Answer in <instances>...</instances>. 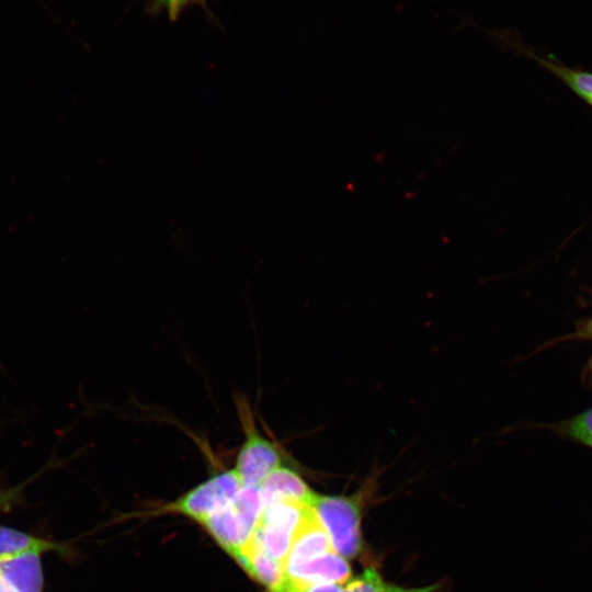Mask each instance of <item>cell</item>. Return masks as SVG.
<instances>
[{
  "label": "cell",
  "mask_w": 592,
  "mask_h": 592,
  "mask_svg": "<svg viewBox=\"0 0 592 592\" xmlns=\"http://www.w3.org/2000/svg\"><path fill=\"white\" fill-rule=\"evenodd\" d=\"M0 369H2V365H1V362H0Z\"/></svg>",
  "instance_id": "20"
},
{
  "label": "cell",
  "mask_w": 592,
  "mask_h": 592,
  "mask_svg": "<svg viewBox=\"0 0 592 592\" xmlns=\"http://www.w3.org/2000/svg\"><path fill=\"white\" fill-rule=\"evenodd\" d=\"M26 483L27 481L12 488L0 487V512L7 511L16 501Z\"/></svg>",
  "instance_id": "17"
},
{
  "label": "cell",
  "mask_w": 592,
  "mask_h": 592,
  "mask_svg": "<svg viewBox=\"0 0 592 592\" xmlns=\"http://www.w3.org/2000/svg\"><path fill=\"white\" fill-rule=\"evenodd\" d=\"M237 410L244 439L234 469L242 487H259L272 471L283 465L282 453L274 442L259 431L244 399L237 400Z\"/></svg>",
  "instance_id": "3"
},
{
  "label": "cell",
  "mask_w": 592,
  "mask_h": 592,
  "mask_svg": "<svg viewBox=\"0 0 592 592\" xmlns=\"http://www.w3.org/2000/svg\"><path fill=\"white\" fill-rule=\"evenodd\" d=\"M41 551H27L0 560V576L18 592H43Z\"/></svg>",
  "instance_id": "9"
},
{
  "label": "cell",
  "mask_w": 592,
  "mask_h": 592,
  "mask_svg": "<svg viewBox=\"0 0 592 592\" xmlns=\"http://www.w3.org/2000/svg\"><path fill=\"white\" fill-rule=\"evenodd\" d=\"M540 65L563 80L574 92L592 105V73L569 69L532 55Z\"/></svg>",
  "instance_id": "13"
},
{
  "label": "cell",
  "mask_w": 592,
  "mask_h": 592,
  "mask_svg": "<svg viewBox=\"0 0 592 592\" xmlns=\"http://www.w3.org/2000/svg\"><path fill=\"white\" fill-rule=\"evenodd\" d=\"M0 592H18L0 576Z\"/></svg>",
  "instance_id": "19"
},
{
  "label": "cell",
  "mask_w": 592,
  "mask_h": 592,
  "mask_svg": "<svg viewBox=\"0 0 592 592\" xmlns=\"http://www.w3.org/2000/svg\"><path fill=\"white\" fill-rule=\"evenodd\" d=\"M258 488L264 504L284 501L308 506L316 496L301 475L284 464L272 471Z\"/></svg>",
  "instance_id": "7"
},
{
  "label": "cell",
  "mask_w": 592,
  "mask_h": 592,
  "mask_svg": "<svg viewBox=\"0 0 592 592\" xmlns=\"http://www.w3.org/2000/svg\"><path fill=\"white\" fill-rule=\"evenodd\" d=\"M270 592H345L339 583H301L284 576L280 584Z\"/></svg>",
  "instance_id": "16"
},
{
  "label": "cell",
  "mask_w": 592,
  "mask_h": 592,
  "mask_svg": "<svg viewBox=\"0 0 592 592\" xmlns=\"http://www.w3.org/2000/svg\"><path fill=\"white\" fill-rule=\"evenodd\" d=\"M285 576L301 583L345 584L352 576L349 560L334 550L285 568Z\"/></svg>",
  "instance_id": "6"
},
{
  "label": "cell",
  "mask_w": 592,
  "mask_h": 592,
  "mask_svg": "<svg viewBox=\"0 0 592 592\" xmlns=\"http://www.w3.org/2000/svg\"><path fill=\"white\" fill-rule=\"evenodd\" d=\"M562 429L572 439L592 447V408L567 421Z\"/></svg>",
  "instance_id": "14"
},
{
  "label": "cell",
  "mask_w": 592,
  "mask_h": 592,
  "mask_svg": "<svg viewBox=\"0 0 592 592\" xmlns=\"http://www.w3.org/2000/svg\"><path fill=\"white\" fill-rule=\"evenodd\" d=\"M54 542L38 538L24 532L0 526V560L27 551H41L59 549Z\"/></svg>",
  "instance_id": "12"
},
{
  "label": "cell",
  "mask_w": 592,
  "mask_h": 592,
  "mask_svg": "<svg viewBox=\"0 0 592 592\" xmlns=\"http://www.w3.org/2000/svg\"><path fill=\"white\" fill-rule=\"evenodd\" d=\"M263 506L258 487H242L230 503L200 524L234 557L251 538Z\"/></svg>",
  "instance_id": "2"
},
{
  "label": "cell",
  "mask_w": 592,
  "mask_h": 592,
  "mask_svg": "<svg viewBox=\"0 0 592 592\" xmlns=\"http://www.w3.org/2000/svg\"><path fill=\"white\" fill-rule=\"evenodd\" d=\"M330 550L333 549L329 536L309 505L294 535L284 566L297 565Z\"/></svg>",
  "instance_id": "8"
},
{
  "label": "cell",
  "mask_w": 592,
  "mask_h": 592,
  "mask_svg": "<svg viewBox=\"0 0 592 592\" xmlns=\"http://www.w3.org/2000/svg\"><path fill=\"white\" fill-rule=\"evenodd\" d=\"M376 478H368L352 494H318L310 508L327 532L332 549L348 560L364 551L362 517L367 499L376 488Z\"/></svg>",
  "instance_id": "1"
},
{
  "label": "cell",
  "mask_w": 592,
  "mask_h": 592,
  "mask_svg": "<svg viewBox=\"0 0 592 592\" xmlns=\"http://www.w3.org/2000/svg\"><path fill=\"white\" fill-rule=\"evenodd\" d=\"M241 489L242 483L236 470H223L163 505L161 511L182 514L201 523L230 503Z\"/></svg>",
  "instance_id": "4"
},
{
  "label": "cell",
  "mask_w": 592,
  "mask_h": 592,
  "mask_svg": "<svg viewBox=\"0 0 592 592\" xmlns=\"http://www.w3.org/2000/svg\"><path fill=\"white\" fill-rule=\"evenodd\" d=\"M308 506L284 501L264 504L249 540L285 565L294 535Z\"/></svg>",
  "instance_id": "5"
},
{
  "label": "cell",
  "mask_w": 592,
  "mask_h": 592,
  "mask_svg": "<svg viewBox=\"0 0 592 592\" xmlns=\"http://www.w3.org/2000/svg\"><path fill=\"white\" fill-rule=\"evenodd\" d=\"M572 337L579 339H592V317L587 321L582 322L577 331L572 333Z\"/></svg>",
  "instance_id": "18"
},
{
  "label": "cell",
  "mask_w": 592,
  "mask_h": 592,
  "mask_svg": "<svg viewBox=\"0 0 592 592\" xmlns=\"http://www.w3.org/2000/svg\"><path fill=\"white\" fill-rule=\"evenodd\" d=\"M345 592H439V584L424 587H401L384 580L373 566L366 567L358 576L344 584Z\"/></svg>",
  "instance_id": "11"
},
{
  "label": "cell",
  "mask_w": 592,
  "mask_h": 592,
  "mask_svg": "<svg viewBox=\"0 0 592 592\" xmlns=\"http://www.w3.org/2000/svg\"><path fill=\"white\" fill-rule=\"evenodd\" d=\"M232 558L249 576L265 585L269 591L280 584L285 576L284 565L270 557L250 540Z\"/></svg>",
  "instance_id": "10"
},
{
  "label": "cell",
  "mask_w": 592,
  "mask_h": 592,
  "mask_svg": "<svg viewBox=\"0 0 592 592\" xmlns=\"http://www.w3.org/2000/svg\"><path fill=\"white\" fill-rule=\"evenodd\" d=\"M194 4L206 9V0H148L146 10L149 14L166 12L170 21H177L186 7Z\"/></svg>",
  "instance_id": "15"
}]
</instances>
